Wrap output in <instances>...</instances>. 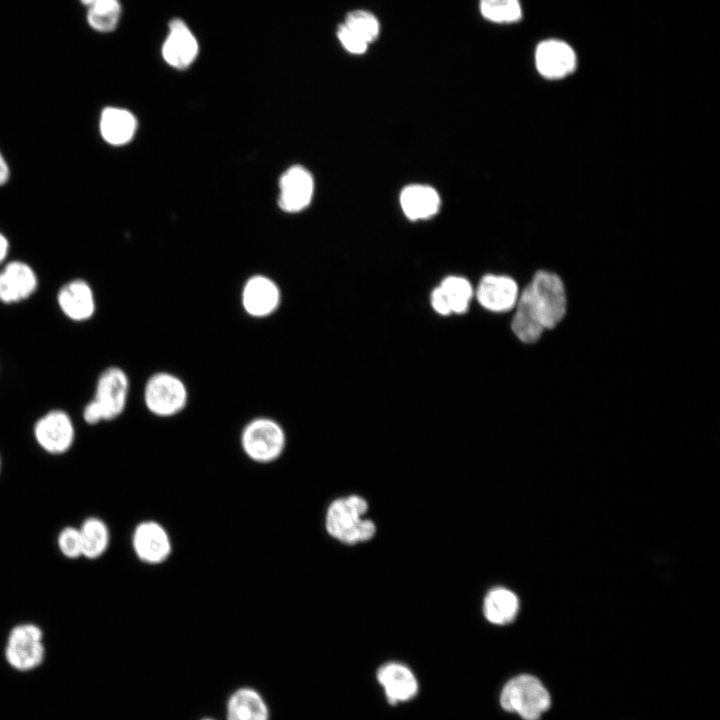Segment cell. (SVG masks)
Segmentation results:
<instances>
[{
	"instance_id": "1",
	"label": "cell",
	"mask_w": 720,
	"mask_h": 720,
	"mask_svg": "<svg viewBox=\"0 0 720 720\" xmlns=\"http://www.w3.org/2000/svg\"><path fill=\"white\" fill-rule=\"evenodd\" d=\"M130 392L127 373L118 366L105 368L97 377L93 397L82 410L87 425H98L120 417L125 411Z\"/></svg>"
},
{
	"instance_id": "2",
	"label": "cell",
	"mask_w": 720,
	"mask_h": 720,
	"mask_svg": "<svg viewBox=\"0 0 720 720\" xmlns=\"http://www.w3.org/2000/svg\"><path fill=\"white\" fill-rule=\"evenodd\" d=\"M499 705L522 720H540L552 706V696L535 675L517 674L508 679L499 693Z\"/></svg>"
},
{
	"instance_id": "3",
	"label": "cell",
	"mask_w": 720,
	"mask_h": 720,
	"mask_svg": "<svg viewBox=\"0 0 720 720\" xmlns=\"http://www.w3.org/2000/svg\"><path fill=\"white\" fill-rule=\"evenodd\" d=\"M368 504L358 495L335 499L325 516L328 534L345 544H357L370 540L375 532L374 522L365 517Z\"/></svg>"
},
{
	"instance_id": "4",
	"label": "cell",
	"mask_w": 720,
	"mask_h": 720,
	"mask_svg": "<svg viewBox=\"0 0 720 720\" xmlns=\"http://www.w3.org/2000/svg\"><path fill=\"white\" fill-rule=\"evenodd\" d=\"M528 298L544 329L554 328L566 313V293L555 273L538 271L522 291Z\"/></svg>"
},
{
	"instance_id": "5",
	"label": "cell",
	"mask_w": 720,
	"mask_h": 720,
	"mask_svg": "<svg viewBox=\"0 0 720 720\" xmlns=\"http://www.w3.org/2000/svg\"><path fill=\"white\" fill-rule=\"evenodd\" d=\"M240 444L250 460L268 464L282 455L286 446V434L280 423L273 418L255 417L243 427Z\"/></svg>"
},
{
	"instance_id": "6",
	"label": "cell",
	"mask_w": 720,
	"mask_h": 720,
	"mask_svg": "<svg viewBox=\"0 0 720 720\" xmlns=\"http://www.w3.org/2000/svg\"><path fill=\"white\" fill-rule=\"evenodd\" d=\"M188 398L185 382L170 372L161 371L152 374L143 390L146 409L160 418H170L180 414L186 408Z\"/></svg>"
},
{
	"instance_id": "7",
	"label": "cell",
	"mask_w": 720,
	"mask_h": 720,
	"mask_svg": "<svg viewBox=\"0 0 720 720\" xmlns=\"http://www.w3.org/2000/svg\"><path fill=\"white\" fill-rule=\"evenodd\" d=\"M44 634L34 623L16 624L8 633L4 657L13 669L28 672L39 667L45 658Z\"/></svg>"
},
{
	"instance_id": "8",
	"label": "cell",
	"mask_w": 720,
	"mask_h": 720,
	"mask_svg": "<svg viewBox=\"0 0 720 720\" xmlns=\"http://www.w3.org/2000/svg\"><path fill=\"white\" fill-rule=\"evenodd\" d=\"M33 437L37 445L47 454L63 455L75 442L76 429L73 419L63 409H51L35 421Z\"/></svg>"
},
{
	"instance_id": "9",
	"label": "cell",
	"mask_w": 720,
	"mask_h": 720,
	"mask_svg": "<svg viewBox=\"0 0 720 720\" xmlns=\"http://www.w3.org/2000/svg\"><path fill=\"white\" fill-rule=\"evenodd\" d=\"M537 72L546 79L559 80L572 74L577 68L575 50L560 39L539 42L534 52Z\"/></svg>"
},
{
	"instance_id": "10",
	"label": "cell",
	"mask_w": 720,
	"mask_h": 720,
	"mask_svg": "<svg viewBox=\"0 0 720 720\" xmlns=\"http://www.w3.org/2000/svg\"><path fill=\"white\" fill-rule=\"evenodd\" d=\"M282 302L280 287L265 275L248 278L241 292L244 312L256 319H264L276 313Z\"/></svg>"
},
{
	"instance_id": "11",
	"label": "cell",
	"mask_w": 720,
	"mask_h": 720,
	"mask_svg": "<svg viewBox=\"0 0 720 720\" xmlns=\"http://www.w3.org/2000/svg\"><path fill=\"white\" fill-rule=\"evenodd\" d=\"M376 680L390 705L407 703L419 692V682L412 669L401 662L390 661L376 671Z\"/></svg>"
},
{
	"instance_id": "12",
	"label": "cell",
	"mask_w": 720,
	"mask_h": 720,
	"mask_svg": "<svg viewBox=\"0 0 720 720\" xmlns=\"http://www.w3.org/2000/svg\"><path fill=\"white\" fill-rule=\"evenodd\" d=\"M132 548L140 561L156 565L168 559L172 545L166 529L160 523L148 520L134 528Z\"/></svg>"
},
{
	"instance_id": "13",
	"label": "cell",
	"mask_w": 720,
	"mask_h": 720,
	"mask_svg": "<svg viewBox=\"0 0 720 720\" xmlns=\"http://www.w3.org/2000/svg\"><path fill=\"white\" fill-rule=\"evenodd\" d=\"M56 301L61 313L70 321L82 323L91 320L97 310L94 291L84 279H73L63 284Z\"/></svg>"
},
{
	"instance_id": "14",
	"label": "cell",
	"mask_w": 720,
	"mask_h": 720,
	"mask_svg": "<svg viewBox=\"0 0 720 720\" xmlns=\"http://www.w3.org/2000/svg\"><path fill=\"white\" fill-rule=\"evenodd\" d=\"M38 289L33 268L21 261H12L0 271V303L14 305L31 298Z\"/></svg>"
},
{
	"instance_id": "15",
	"label": "cell",
	"mask_w": 720,
	"mask_h": 720,
	"mask_svg": "<svg viewBox=\"0 0 720 720\" xmlns=\"http://www.w3.org/2000/svg\"><path fill=\"white\" fill-rule=\"evenodd\" d=\"M279 188V207L288 213L300 212L312 200L314 193L313 177L303 166L294 165L281 175Z\"/></svg>"
},
{
	"instance_id": "16",
	"label": "cell",
	"mask_w": 720,
	"mask_h": 720,
	"mask_svg": "<svg viewBox=\"0 0 720 720\" xmlns=\"http://www.w3.org/2000/svg\"><path fill=\"white\" fill-rule=\"evenodd\" d=\"M199 45L194 34L179 18L169 23V34L162 46V56L166 63L177 69L190 66L196 59Z\"/></svg>"
},
{
	"instance_id": "17",
	"label": "cell",
	"mask_w": 720,
	"mask_h": 720,
	"mask_svg": "<svg viewBox=\"0 0 720 720\" xmlns=\"http://www.w3.org/2000/svg\"><path fill=\"white\" fill-rule=\"evenodd\" d=\"M518 293V286L512 278L488 274L481 279L476 296L484 308L493 312H505L516 305Z\"/></svg>"
},
{
	"instance_id": "18",
	"label": "cell",
	"mask_w": 720,
	"mask_h": 720,
	"mask_svg": "<svg viewBox=\"0 0 720 720\" xmlns=\"http://www.w3.org/2000/svg\"><path fill=\"white\" fill-rule=\"evenodd\" d=\"M400 205L408 219L417 221L436 215L441 200L438 192L433 187L424 184H412L402 189Z\"/></svg>"
},
{
	"instance_id": "19",
	"label": "cell",
	"mask_w": 720,
	"mask_h": 720,
	"mask_svg": "<svg viewBox=\"0 0 720 720\" xmlns=\"http://www.w3.org/2000/svg\"><path fill=\"white\" fill-rule=\"evenodd\" d=\"M136 128V118L126 109L106 107L101 113L100 132L103 139L109 144L128 143L133 138Z\"/></svg>"
},
{
	"instance_id": "20",
	"label": "cell",
	"mask_w": 720,
	"mask_h": 720,
	"mask_svg": "<svg viewBox=\"0 0 720 720\" xmlns=\"http://www.w3.org/2000/svg\"><path fill=\"white\" fill-rule=\"evenodd\" d=\"M519 610V600L514 592L495 587L485 596L483 614L492 624L505 625L514 620Z\"/></svg>"
},
{
	"instance_id": "21",
	"label": "cell",
	"mask_w": 720,
	"mask_h": 720,
	"mask_svg": "<svg viewBox=\"0 0 720 720\" xmlns=\"http://www.w3.org/2000/svg\"><path fill=\"white\" fill-rule=\"evenodd\" d=\"M82 558L96 560L102 557L110 545V530L104 520L96 516L86 518L78 526Z\"/></svg>"
},
{
	"instance_id": "22",
	"label": "cell",
	"mask_w": 720,
	"mask_h": 720,
	"mask_svg": "<svg viewBox=\"0 0 720 720\" xmlns=\"http://www.w3.org/2000/svg\"><path fill=\"white\" fill-rule=\"evenodd\" d=\"M227 720H268V709L255 690L241 688L228 701Z\"/></svg>"
},
{
	"instance_id": "23",
	"label": "cell",
	"mask_w": 720,
	"mask_h": 720,
	"mask_svg": "<svg viewBox=\"0 0 720 720\" xmlns=\"http://www.w3.org/2000/svg\"><path fill=\"white\" fill-rule=\"evenodd\" d=\"M512 330L518 339L525 343L537 341L544 331L542 323L523 292L516 303Z\"/></svg>"
},
{
	"instance_id": "24",
	"label": "cell",
	"mask_w": 720,
	"mask_h": 720,
	"mask_svg": "<svg viewBox=\"0 0 720 720\" xmlns=\"http://www.w3.org/2000/svg\"><path fill=\"white\" fill-rule=\"evenodd\" d=\"M121 15L120 0H97L87 8L86 20L94 31L110 33L117 28Z\"/></svg>"
},
{
	"instance_id": "25",
	"label": "cell",
	"mask_w": 720,
	"mask_h": 720,
	"mask_svg": "<svg viewBox=\"0 0 720 720\" xmlns=\"http://www.w3.org/2000/svg\"><path fill=\"white\" fill-rule=\"evenodd\" d=\"M483 19L493 24H514L523 17L520 0H478Z\"/></svg>"
},
{
	"instance_id": "26",
	"label": "cell",
	"mask_w": 720,
	"mask_h": 720,
	"mask_svg": "<svg viewBox=\"0 0 720 720\" xmlns=\"http://www.w3.org/2000/svg\"><path fill=\"white\" fill-rule=\"evenodd\" d=\"M343 23L365 40L369 45L375 43L381 34V23L371 11L357 8L348 11Z\"/></svg>"
},
{
	"instance_id": "27",
	"label": "cell",
	"mask_w": 720,
	"mask_h": 720,
	"mask_svg": "<svg viewBox=\"0 0 720 720\" xmlns=\"http://www.w3.org/2000/svg\"><path fill=\"white\" fill-rule=\"evenodd\" d=\"M451 313L467 311L473 289L469 281L460 276H448L440 284Z\"/></svg>"
},
{
	"instance_id": "28",
	"label": "cell",
	"mask_w": 720,
	"mask_h": 720,
	"mask_svg": "<svg viewBox=\"0 0 720 720\" xmlns=\"http://www.w3.org/2000/svg\"><path fill=\"white\" fill-rule=\"evenodd\" d=\"M56 543L59 552L65 558L70 560L82 558V544L78 527L62 528L58 533Z\"/></svg>"
},
{
	"instance_id": "29",
	"label": "cell",
	"mask_w": 720,
	"mask_h": 720,
	"mask_svg": "<svg viewBox=\"0 0 720 720\" xmlns=\"http://www.w3.org/2000/svg\"><path fill=\"white\" fill-rule=\"evenodd\" d=\"M336 37L341 47L351 55H364L370 46L359 35L349 29L343 22L336 28Z\"/></svg>"
},
{
	"instance_id": "30",
	"label": "cell",
	"mask_w": 720,
	"mask_h": 720,
	"mask_svg": "<svg viewBox=\"0 0 720 720\" xmlns=\"http://www.w3.org/2000/svg\"><path fill=\"white\" fill-rule=\"evenodd\" d=\"M431 304L437 313L441 315L451 314L446 298L439 286L432 291Z\"/></svg>"
},
{
	"instance_id": "31",
	"label": "cell",
	"mask_w": 720,
	"mask_h": 720,
	"mask_svg": "<svg viewBox=\"0 0 720 720\" xmlns=\"http://www.w3.org/2000/svg\"><path fill=\"white\" fill-rule=\"evenodd\" d=\"M9 177L8 165L0 153V185L4 184Z\"/></svg>"
},
{
	"instance_id": "32",
	"label": "cell",
	"mask_w": 720,
	"mask_h": 720,
	"mask_svg": "<svg viewBox=\"0 0 720 720\" xmlns=\"http://www.w3.org/2000/svg\"><path fill=\"white\" fill-rule=\"evenodd\" d=\"M9 250L7 239L0 233V264L5 260Z\"/></svg>"
},
{
	"instance_id": "33",
	"label": "cell",
	"mask_w": 720,
	"mask_h": 720,
	"mask_svg": "<svg viewBox=\"0 0 720 720\" xmlns=\"http://www.w3.org/2000/svg\"><path fill=\"white\" fill-rule=\"evenodd\" d=\"M79 1L82 5H84L88 8L89 6L94 4L97 0H79Z\"/></svg>"
},
{
	"instance_id": "34",
	"label": "cell",
	"mask_w": 720,
	"mask_h": 720,
	"mask_svg": "<svg viewBox=\"0 0 720 720\" xmlns=\"http://www.w3.org/2000/svg\"><path fill=\"white\" fill-rule=\"evenodd\" d=\"M1 467H2V460H1V456H0V472H1Z\"/></svg>"
},
{
	"instance_id": "35",
	"label": "cell",
	"mask_w": 720,
	"mask_h": 720,
	"mask_svg": "<svg viewBox=\"0 0 720 720\" xmlns=\"http://www.w3.org/2000/svg\"><path fill=\"white\" fill-rule=\"evenodd\" d=\"M205 720H211V719H205Z\"/></svg>"
}]
</instances>
